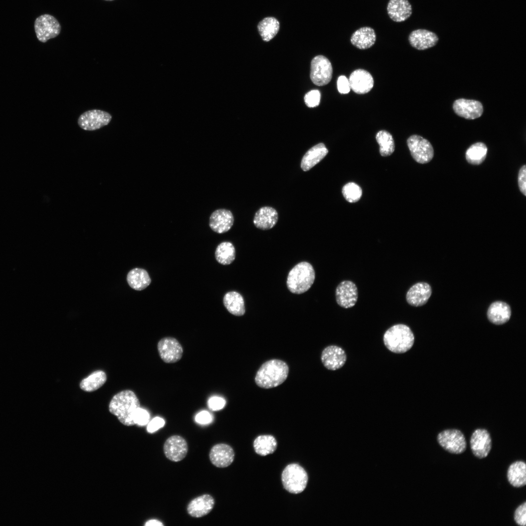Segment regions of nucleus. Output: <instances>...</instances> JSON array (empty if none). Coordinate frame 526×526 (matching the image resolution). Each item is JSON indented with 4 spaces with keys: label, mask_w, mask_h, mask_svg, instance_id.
<instances>
[{
    "label": "nucleus",
    "mask_w": 526,
    "mask_h": 526,
    "mask_svg": "<svg viewBox=\"0 0 526 526\" xmlns=\"http://www.w3.org/2000/svg\"><path fill=\"white\" fill-rule=\"evenodd\" d=\"M375 30L370 27H363L355 31L351 36V43L358 49L364 50L371 47L376 40Z\"/></svg>",
    "instance_id": "a878e982"
},
{
    "label": "nucleus",
    "mask_w": 526,
    "mask_h": 526,
    "mask_svg": "<svg viewBox=\"0 0 526 526\" xmlns=\"http://www.w3.org/2000/svg\"><path fill=\"white\" fill-rule=\"evenodd\" d=\"M452 107L456 114L467 119L477 118L483 112L482 103L475 100L458 99L454 102Z\"/></svg>",
    "instance_id": "2eb2a0df"
},
{
    "label": "nucleus",
    "mask_w": 526,
    "mask_h": 526,
    "mask_svg": "<svg viewBox=\"0 0 526 526\" xmlns=\"http://www.w3.org/2000/svg\"><path fill=\"white\" fill-rule=\"evenodd\" d=\"M195 420L198 423L206 424L211 421L212 416L208 412L203 411L200 412L196 415Z\"/></svg>",
    "instance_id": "a18cd8bd"
},
{
    "label": "nucleus",
    "mask_w": 526,
    "mask_h": 526,
    "mask_svg": "<svg viewBox=\"0 0 526 526\" xmlns=\"http://www.w3.org/2000/svg\"><path fill=\"white\" fill-rule=\"evenodd\" d=\"M208 404L212 410L218 411L224 407L225 401L222 397L214 396L209 399Z\"/></svg>",
    "instance_id": "37998d69"
},
{
    "label": "nucleus",
    "mask_w": 526,
    "mask_h": 526,
    "mask_svg": "<svg viewBox=\"0 0 526 526\" xmlns=\"http://www.w3.org/2000/svg\"><path fill=\"white\" fill-rule=\"evenodd\" d=\"M315 272L312 265L307 262L297 264L289 271L286 281L288 290L296 294L308 291L313 284Z\"/></svg>",
    "instance_id": "20e7f679"
},
{
    "label": "nucleus",
    "mask_w": 526,
    "mask_h": 526,
    "mask_svg": "<svg viewBox=\"0 0 526 526\" xmlns=\"http://www.w3.org/2000/svg\"><path fill=\"white\" fill-rule=\"evenodd\" d=\"M516 523L520 526H525L526 523V502L520 505L516 509L514 514Z\"/></svg>",
    "instance_id": "58836bf2"
},
{
    "label": "nucleus",
    "mask_w": 526,
    "mask_h": 526,
    "mask_svg": "<svg viewBox=\"0 0 526 526\" xmlns=\"http://www.w3.org/2000/svg\"><path fill=\"white\" fill-rule=\"evenodd\" d=\"M342 193L346 201L350 203H355L360 199L362 191L358 185L350 182L343 187Z\"/></svg>",
    "instance_id": "e433bc0d"
},
{
    "label": "nucleus",
    "mask_w": 526,
    "mask_h": 526,
    "mask_svg": "<svg viewBox=\"0 0 526 526\" xmlns=\"http://www.w3.org/2000/svg\"><path fill=\"white\" fill-rule=\"evenodd\" d=\"M280 29L279 21L274 17H266L258 25L259 33L263 40L267 42L273 39Z\"/></svg>",
    "instance_id": "7c9ffc66"
},
{
    "label": "nucleus",
    "mask_w": 526,
    "mask_h": 526,
    "mask_svg": "<svg viewBox=\"0 0 526 526\" xmlns=\"http://www.w3.org/2000/svg\"><path fill=\"white\" fill-rule=\"evenodd\" d=\"M508 482L513 487L520 488L526 484V465L525 462L517 461L512 463L507 471Z\"/></svg>",
    "instance_id": "cd10ccee"
},
{
    "label": "nucleus",
    "mask_w": 526,
    "mask_h": 526,
    "mask_svg": "<svg viewBox=\"0 0 526 526\" xmlns=\"http://www.w3.org/2000/svg\"><path fill=\"white\" fill-rule=\"evenodd\" d=\"M150 415L149 413L145 409L140 407L137 411L134 417V422L135 424L139 425H145L149 423Z\"/></svg>",
    "instance_id": "ea45409f"
},
{
    "label": "nucleus",
    "mask_w": 526,
    "mask_h": 526,
    "mask_svg": "<svg viewBox=\"0 0 526 526\" xmlns=\"http://www.w3.org/2000/svg\"><path fill=\"white\" fill-rule=\"evenodd\" d=\"M112 116L109 113L100 110H92L82 113L77 123L80 128L86 131H95L107 125Z\"/></svg>",
    "instance_id": "9d476101"
},
{
    "label": "nucleus",
    "mask_w": 526,
    "mask_h": 526,
    "mask_svg": "<svg viewBox=\"0 0 526 526\" xmlns=\"http://www.w3.org/2000/svg\"><path fill=\"white\" fill-rule=\"evenodd\" d=\"M358 298V290L356 284L351 281L340 282L336 289V299L338 305L344 308L353 307Z\"/></svg>",
    "instance_id": "4468645a"
},
{
    "label": "nucleus",
    "mask_w": 526,
    "mask_h": 526,
    "mask_svg": "<svg viewBox=\"0 0 526 526\" xmlns=\"http://www.w3.org/2000/svg\"><path fill=\"white\" fill-rule=\"evenodd\" d=\"M140 407L139 401L135 394L127 390L117 393L112 398L109 404V411L123 424L132 426L135 424L134 417Z\"/></svg>",
    "instance_id": "f257e3e1"
},
{
    "label": "nucleus",
    "mask_w": 526,
    "mask_h": 526,
    "mask_svg": "<svg viewBox=\"0 0 526 526\" xmlns=\"http://www.w3.org/2000/svg\"><path fill=\"white\" fill-rule=\"evenodd\" d=\"M215 257L216 261L223 265L231 263L235 258V249L229 242L220 243L216 247Z\"/></svg>",
    "instance_id": "72a5a7b5"
},
{
    "label": "nucleus",
    "mask_w": 526,
    "mask_h": 526,
    "mask_svg": "<svg viewBox=\"0 0 526 526\" xmlns=\"http://www.w3.org/2000/svg\"><path fill=\"white\" fill-rule=\"evenodd\" d=\"M278 220L277 210L270 207H263L256 212L253 223L255 226L262 230H268L273 227Z\"/></svg>",
    "instance_id": "b1692460"
},
{
    "label": "nucleus",
    "mask_w": 526,
    "mask_h": 526,
    "mask_svg": "<svg viewBox=\"0 0 526 526\" xmlns=\"http://www.w3.org/2000/svg\"><path fill=\"white\" fill-rule=\"evenodd\" d=\"M328 150L322 143H319L310 148L303 156L301 167L307 171L321 161L327 154Z\"/></svg>",
    "instance_id": "bb28decb"
},
{
    "label": "nucleus",
    "mask_w": 526,
    "mask_h": 526,
    "mask_svg": "<svg viewBox=\"0 0 526 526\" xmlns=\"http://www.w3.org/2000/svg\"><path fill=\"white\" fill-rule=\"evenodd\" d=\"M289 367L284 361L272 359L264 362L256 373L255 382L257 385L263 389H270L278 386L286 379Z\"/></svg>",
    "instance_id": "f03ea898"
},
{
    "label": "nucleus",
    "mask_w": 526,
    "mask_h": 526,
    "mask_svg": "<svg viewBox=\"0 0 526 526\" xmlns=\"http://www.w3.org/2000/svg\"><path fill=\"white\" fill-rule=\"evenodd\" d=\"M127 280L131 287L138 291L145 289L151 282L147 271L138 268L132 269L128 273Z\"/></svg>",
    "instance_id": "c756f323"
},
{
    "label": "nucleus",
    "mask_w": 526,
    "mask_h": 526,
    "mask_svg": "<svg viewBox=\"0 0 526 526\" xmlns=\"http://www.w3.org/2000/svg\"><path fill=\"white\" fill-rule=\"evenodd\" d=\"M338 91L341 94H346L351 90L349 79L344 75H340L337 80Z\"/></svg>",
    "instance_id": "79ce46f5"
},
{
    "label": "nucleus",
    "mask_w": 526,
    "mask_h": 526,
    "mask_svg": "<svg viewBox=\"0 0 526 526\" xmlns=\"http://www.w3.org/2000/svg\"><path fill=\"white\" fill-rule=\"evenodd\" d=\"M224 304L227 311L236 316H241L245 313V306L243 296L236 291L226 293L223 298Z\"/></svg>",
    "instance_id": "c85d7f7f"
},
{
    "label": "nucleus",
    "mask_w": 526,
    "mask_h": 526,
    "mask_svg": "<svg viewBox=\"0 0 526 526\" xmlns=\"http://www.w3.org/2000/svg\"><path fill=\"white\" fill-rule=\"evenodd\" d=\"M470 443L473 454L479 459L486 457L492 447L490 435L485 429L475 430L471 435Z\"/></svg>",
    "instance_id": "f8f14e48"
},
{
    "label": "nucleus",
    "mask_w": 526,
    "mask_h": 526,
    "mask_svg": "<svg viewBox=\"0 0 526 526\" xmlns=\"http://www.w3.org/2000/svg\"><path fill=\"white\" fill-rule=\"evenodd\" d=\"M407 144L412 157L417 163L426 164L433 158V147L426 139L420 135L414 134L408 138Z\"/></svg>",
    "instance_id": "0eeeda50"
},
{
    "label": "nucleus",
    "mask_w": 526,
    "mask_h": 526,
    "mask_svg": "<svg viewBox=\"0 0 526 526\" xmlns=\"http://www.w3.org/2000/svg\"><path fill=\"white\" fill-rule=\"evenodd\" d=\"M282 480L284 488L293 494H298L305 488L308 475L300 465L291 464L287 465L282 471Z\"/></svg>",
    "instance_id": "39448f33"
},
{
    "label": "nucleus",
    "mask_w": 526,
    "mask_h": 526,
    "mask_svg": "<svg viewBox=\"0 0 526 526\" xmlns=\"http://www.w3.org/2000/svg\"><path fill=\"white\" fill-rule=\"evenodd\" d=\"M518 183L521 192L526 196V166L524 165L520 169L518 176Z\"/></svg>",
    "instance_id": "a19ab883"
},
{
    "label": "nucleus",
    "mask_w": 526,
    "mask_h": 526,
    "mask_svg": "<svg viewBox=\"0 0 526 526\" xmlns=\"http://www.w3.org/2000/svg\"><path fill=\"white\" fill-rule=\"evenodd\" d=\"M157 349L160 357L166 363L176 362L180 360L183 355L182 345L172 337L161 339L158 342Z\"/></svg>",
    "instance_id": "9b49d317"
},
{
    "label": "nucleus",
    "mask_w": 526,
    "mask_h": 526,
    "mask_svg": "<svg viewBox=\"0 0 526 526\" xmlns=\"http://www.w3.org/2000/svg\"><path fill=\"white\" fill-rule=\"evenodd\" d=\"M106 379V375L103 371H96L83 379L80 383V387L84 391L93 392L100 388Z\"/></svg>",
    "instance_id": "f704fd0d"
},
{
    "label": "nucleus",
    "mask_w": 526,
    "mask_h": 526,
    "mask_svg": "<svg viewBox=\"0 0 526 526\" xmlns=\"http://www.w3.org/2000/svg\"><path fill=\"white\" fill-rule=\"evenodd\" d=\"M106 0V1H113V0Z\"/></svg>",
    "instance_id": "de8ad7c7"
},
{
    "label": "nucleus",
    "mask_w": 526,
    "mask_h": 526,
    "mask_svg": "<svg viewBox=\"0 0 526 526\" xmlns=\"http://www.w3.org/2000/svg\"><path fill=\"white\" fill-rule=\"evenodd\" d=\"M488 148L482 142H477L471 145L466 150V159L470 164L478 165L485 160Z\"/></svg>",
    "instance_id": "473e14b6"
},
{
    "label": "nucleus",
    "mask_w": 526,
    "mask_h": 526,
    "mask_svg": "<svg viewBox=\"0 0 526 526\" xmlns=\"http://www.w3.org/2000/svg\"><path fill=\"white\" fill-rule=\"evenodd\" d=\"M387 10L391 19L397 22L404 21L412 14V7L408 0H390Z\"/></svg>",
    "instance_id": "5701e85b"
},
{
    "label": "nucleus",
    "mask_w": 526,
    "mask_h": 526,
    "mask_svg": "<svg viewBox=\"0 0 526 526\" xmlns=\"http://www.w3.org/2000/svg\"><path fill=\"white\" fill-rule=\"evenodd\" d=\"M414 337L411 328L404 324H395L389 328L383 336V342L390 351L397 354L409 351L413 346Z\"/></svg>",
    "instance_id": "7ed1b4c3"
},
{
    "label": "nucleus",
    "mask_w": 526,
    "mask_h": 526,
    "mask_svg": "<svg viewBox=\"0 0 526 526\" xmlns=\"http://www.w3.org/2000/svg\"><path fill=\"white\" fill-rule=\"evenodd\" d=\"M232 448L228 444L219 443L211 449L209 457L211 463L217 468H225L230 465L234 458Z\"/></svg>",
    "instance_id": "a211bd4d"
},
{
    "label": "nucleus",
    "mask_w": 526,
    "mask_h": 526,
    "mask_svg": "<svg viewBox=\"0 0 526 526\" xmlns=\"http://www.w3.org/2000/svg\"><path fill=\"white\" fill-rule=\"evenodd\" d=\"M349 81L350 88L357 94H365L369 92L374 84L373 77L367 71L358 69L354 70L350 75Z\"/></svg>",
    "instance_id": "f3484780"
},
{
    "label": "nucleus",
    "mask_w": 526,
    "mask_h": 526,
    "mask_svg": "<svg viewBox=\"0 0 526 526\" xmlns=\"http://www.w3.org/2000/svg\"><path fill=\"white\" fill-rule=\"evenodd\" d=\"M333 68L330 60L325 56L319 55L311 61L310 78L317 86L328 84L332 77Z\"/></svg>",
    "instance_id": "1a4fd4ad"
},
{
    "label": "nucleus",
    "mask_w": 526,
    "mask_h": 526,
    "mask_svg": "<svg viewBox=\"0 0 526 526\" xmlns=\"http://www.w3.org/2000/svg\"><path fill=\"white\" fill-rule=\"evenodd\" d=\"M345 351L340 347L330 345L325 348L321 355L324 366L330 370H337L343 367L346 361Z\"/></svg>",
    "instance_id": "dca6fc26"
},
{
    "label": "nucleus",
    "mask_w": 526,
    "mask_h": 526,
    "mask_svg": "<svg viewBox=\"0 0 526 526\" xmlns=\"http://www.w3.org/2000/svg\"><path fill=\"white\" fill-rule=\"evenodd\" d=\"M234 221L233 215L230 210L224 208L218 209L211 213L209 225L213 231L222 234L230 230Z\"/></svg>",
    "instance_id": "aec40b11"
},
{
    "label": "nucleus",
    "mask_w": 526,
    "mask_h": 526,
    "mask_svg": "<svg viewBox=\"0 0 526 526\" xmlns=\"http://www.w3.org/2000/svg\"><path fill=\"white\" fill-rule=\"evenodd\" d=\"M408 39L413 47L418 50H424L435 46L439 40V38L432 31L418 29L410 34Z\"/></svg>",
    "instance_id": "6ab92c4d"
},
{
    "label": "nucleus",
    "mask_w": 526,
    "mask_h": 526,
    "mask_svg": "<svg viewBox=\"0 0 526 526\" xmlns=\"http://www.w3.org/2000/svg\"><path fill=\"white\" fill-rule=\"evenodd\" d=\"M35 30L39 41L46 42L56 37L60 33L61 27L58 21L53 16L44 14L38 17L35 21Z\"/></svg>",
    "instance_id": "6e6552de"
},
{
    "label": "nucleus",
    "mask_w": 526,
    "mask_h": 526,
    "mask_svg": "<svg viewBox=\"0 0 526 526\" xmlns=\"http://www.w3.org/2000/svg\"><path fill=\"white\" fill-rule=\"evenodd\" d=\"M215 505L214 498L210 494H205L192 499L188 504V514L195 518H200L208 514Z\"/></svg>",
    "instance_id": "4be33fe9"
},
{
    "label": "nucleus",
    "mask_w": 526,
    "mask_h": 526,
    "mask_svg": "<svg viewBox=\"0 0 526 526\" xmlns=\"http://www.w3.org/2000/svg\"><path fill=\"white\" fill-rule=\"evenodd\" d=\"M432 292V288L428 283L417 282L409 288L406 295V299L412 306H421L427 302Z\"/></svg>",
    "instance_id": "412c9836"
},
{
    "label": "nucleus",
    "mask_w": 526,
    "mask_h": 526,
    "mask_svg": "<svg viewBox=\"0 0 526 526\" xmlns=\"http://www.w3.org/2000/svg\"><path fill=\"white\" fill-rule=\"evenodd\" d=\"M145 525L146 526H163L164 524L159 520L153 519L147 521Z\"/></svg>",
    "instance_id": "49530a36"
},
{
    "label": "nucleus",
    "mask_w": 526,
    "mask_h": 526,
    "mask_svg": "<svg viewBox=\"0 0 526 526\" xmlns=\"http://www.w3.org/2000/svg\"><path fill=\"white\" fill-rule=\"evenodd\" d=\"M376 138L379 145V152L381 156H388L393 153L395 148L394 142L389 132L381 130L377 132Z\"/></svg>",
    "instance_id": "c9c22d12"
},
{
    "label": "nucleus",
    "mask_w": 526,
    "mask_h": 526,
    "mask_svg": "<svg viewBox=\"0 0 526 526\" xmlns=\"http://www.w3.org/2000/svg\"><path fill=\"white\" fill-rule=\"evenodd\" d=\"M304 101L307 107L313 108L318 106L320 102V93L319 90H313L306 94Z\"/></svg>",
    "instance_id": "4c0bfd02"
},
{
    "label": "nucleus",
    "mask_w": 526,
    "mask_h": 526,
    "mask_svg": "<svg viewBox=\"0 0 526 526\" xmlns=\"http://www.w3.org/2000/svg\"><path fill=\"white\" fill-rule=\"evenodd\" d=\"M164 425L165 421L163 418L156 417L148 423L147 431L150 433H152L163 427Z\"/></svg>",
    "instance_id": "c03bdc74"
},
{
    "label": "nucleus",
    "mask_w": 526,
    "mask_h": 526,
    "mask_svg": "<svg viewBox=\"0 0 526 526\" xmlns=\"http://www.w3.org/2000/svg\"><path fill=\"white\" fill-rule=\"evenodd\" d=\"M511 314L509 305L502 301L492 303L487 311L488 320L492 323L501 325L507 322Z\"/></svg>",
    "instance_id": "393cba45"
},
{
    "label": "nucleus",
    "mask_w": 526,
    "mask_h": 526,
    "mask_svg": "<svg viewBox=\"0 0 526 526\" xmlns=\"http://www.w3.org/2000/svg\"><path fill=\"white\" fill-rule=\"evenodd\" d=\"M437 440L445 450L453 454H461L467 448V442L463 433L457 429H448L439 432Z\"/></svg>",
    "instance_id": "423d86ee"
},
{
    "label": "nucleus",
    "mask_w": 526,
    "mask_h": 526,
    "mask_svg": "<svg viewBox=\"0 0 526 526\" xmlns=\"http://www.w3.org/2000/svg\"><path fill=\"white\" fill-rule=\"evenodd\" d=\"M163 450L166 457L173 462H179L186 456L188 445L182 436L174 435L169 437L165 442Z\"/></svg>",
    "instance_id": "ddd939ff"
},
{
    "label": "nucleus",
    "mask_w": 526,
    "mask_h": 526,
    "mask_svg": "<svg viewBox=\"0 0 526 526\" xmlns=\"http://www.w3.org/2000/svg\"><path fill=\"white\" fill-rule=\"evenodd\" d=\"M254 448L256 452L262 456L273 453L277 448L276 439L270 435L258 436L254 440Z\"/></svg>",
    "instance_id": "2f4dec72"
}]
</instances>
